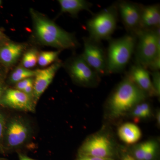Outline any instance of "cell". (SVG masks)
<instances>
[{
  "instance_id": "8992f818",
  "label": "cell",
  "mask_w": 160,
  "mask_h": 160,
  "mask_svg": "<svg viewBox=\"0 0 160 160\" xmlns=\"http://www.w3.org/2000/svg\"><path fill=\"white\" fill-rule=\"evenodd\" d=\"M79 155L115 159L117 150L114 140L107 132H100L89 137L80 147Z\"/></svg>"
},
{
  "instance_id": "5bb4252c",
  "label": "cell",
  "mask_w": 160,
  "mask_h": 160,
  "mask_svg": "<svg viewBox=\"0 0 160 160\" xmlns=\"http://www.w3.org/2000/svg\"><path fill=\"white\" fill-rule=\"evenodd\" d=\"M160 27V6L157 4L142 5L140 29L141 31L152 30Z\"/></svg>"
},
{
  "instance_id": "d6a6232c",
  "label": "cell",
  "mask_w": 160,
  "mask_h": 160,
  "mask_svg": "<svg viewBox=\"0 0 160 160\" xmlns=\"http://www.w3.org/2000/svg\"><path fill=\"white\" fill-rule=\"evenodd\" d=\"M1 1H0V5H1Z\"/></svg>"
},
{
  "instance_id": "9c48e42d",
  "label": "cell",
  "mask_w": 160,
  "mask_h": 160,
  "mask_svg": "<svg viewBox=\"0 0 160 160\" xmlns=\"http://www.w3.org/2000/svg\"><path fill=\"white\" fill-rule=\"evenodd\" d=\"M118 12L123 25L129 34L137 36L141 31V11L142 5L127 1L117 2Z\"/></svg>"
},
{
  "instance_id": "9a60e30c",
  "label": "cell",
  "mask_w": 160,
  "mask_h": 160,
  "mask_svg": "<svg viewBox=\"0 0 160 160\" xmlns=\"http://www.w3.org/2000/svg\"><path fill=\"white\" fill-rule=\"evenodd\" d=\"M25 49L24 44L7 43L0 48V61L6 66L13 65L17 62Z\"/></svg>"
},
{
  "instance_id": "603a6c76",
  "label": "cell",
  "mask_w": 160,
  "mask_h": 160,
  "mask_svg": "<svg viewBox=\"0 0 160 160\" xmlns=\"http://www.w3.org/2000/svg\"><path fill=\"white\" fill-rule=\"evenodd\" d=\"M152 77V82L156 92L157 97H159L160 95V73L159 71H152L151 72Z\"/></svg>"
},
{
  "instance_id": "277c9868",
  "label": "cell",
  "mask_w": 160,
  "mask_h": 160,
  "mask_svg": "<svg viewBox=\"0 0 160 160\" xmlns=\"http://www.w3.org/2000/svg\"><path fill=\"white\" fill-rule=\"evenodd\" d=\"M118 16L117 2L93 14L86 23L89 38L101 42L109 41L116 29Z\"/></svg>"
},
{
  "instance_id": "8fae6325",
  "label": "cell",
  "mask_w": 160,
  "mask_h": 160,
  "mask_svg": "<svg viewBox=\"0 0 160 160\" xmlns=\"http://www.w3.org/2000/svg\"><path fill=\"white\" fill-rule=\"evenodd\" d=\"M62 66V62H57L48 68L36 70L33 82L35 102L39 99L54 78L56 73Z\"/></svg>"
},
{
  "instance_id": "ba28073f",
  "label": "cell",
  "mask_w": 160,
  "mask_h": 160,
  "mask_svg": "<svg viewBox=\"0 0 160 160\" xmlns=\"http://www.w3.org/2000/svg\"><path fill=\"white\" fill-rule=\"evenodd\" d=\"M84 59L99 75L107 74L106 50L101 44L89 38H84V51L82 54Z\"/></svg>"
},
{
  "instance_id": "836d02e7",
  "label": "cell",
  "mask_w": 160,
  "mask_h": 160,
  "mask_svg": "<svg viewBox=\"0 0 160 160\" xmlns=\"http://www.w3.org/2000/svg\"><path fill=\"white\" fill-rule=\"evenodd\" d=\"M0 160H3V159H0Z\"/></svg>"
},
{
  "instance_id": "30bf717a",
  "label": "cell",
  "mask_w": 160,
  "mask_h": 160,
  "mask_svg": "<svg viewBox=\"0 0 160 160\" xmlns=\"http://www.w3.org/2000/svg\"><path fill=\"white\" fill-rule=\"evenodd\" d=\"M29 134L27 124L23 120L15 118L9 122L6 130L7 145L11 148L18 147L27 141Z\"/></svg>"
},
{
  "instance_id": "44dd1931",
  "label": "cell",
  "mask_w": 160,
  "mask_h": 160,
  "mask_svg": "<svg viewBox=\"0 0 160 160\" xmlns=\"http://www.w3.org/2000/svg\"><path fill=\"white\" fill-rule=\"evenodd\" d=\"M146 146L142 160H155L158 152V144L155 140L146 141Z\"/></svg>"
},
{
  "instance_id": "7a4b0ae2",
  "label": "cell",
  "mask_w": 160,
  "mask_h": 160,
  "mask_svg": "<svg viewBox=\"0 0 160 160\" xmlns=\"http://www.w3.org/2000/svg\"><path fill=\"white\" fill-rule=\"evenodd\" d=\"M148 96L126 75L113 89L106 102L108 117L112 119L123 117Z\"/></svg>"
},
{
  "instance_id": "ffe728a7",
  "label": "cell",
  "mask_w": 160,
  "mask_h": 160,
  "mask_svg": "<svg viewBox=\"0 0 160 160\" xmlns=\"http://www.w3.org/2000/svg\"><path fill=\"white\" fill-rule=\"evenodd\" d=\"M60 52V50H58L41 52L38 57V64L42 67L49 66L57 59Z\"/></svg>"
},
{
  "instance_id": "ac0fdd59",
  "label": "cell",
  "mask_w": 160,
  "mask_h": 160,
  "mask_svg": "<svg viewBox=\"0 0 160 160\" xmlns=\"http://www.w3.org/2000/svg\"><path fill=\"white\" fill-rule=\"evenodd\" d=\"M129 113L135 122H138L141 120L147 119L151 116V106L146 101H143L135 106Z\"/></svg>"
},
{
  "instance_id": "e0dca14e",
  "label": "cell",
  "mask_w": 160,
  "mask_h": 160,
  "mask_svg": "<svg viewBox=\"0 0 160 160\" xmlns=\"http://www.w3.org/2000/svg\"><path fill=\"white\" fill-rule=\"evenodd\" d=\"M62 13H68L76 16L80 11L86 10L90 12L92 4L85 0H59Z\"/></svg>"
},
{
  "instance_id": "d4e9b609",
  "label": "cell",
  "mask_w": 160,
  "mask_h": 160,
  "mask_svg": "<svg viewBox=\"0 0 160 160\" xmlns=\"http://www.w3.org/2000/svg\"><path fill=\"white\" fill-rule=\"evenodd\" d=\"M76 160H115V159H113L94 157L87 156L78 155L77 158Z\"/></svg>"
},
{
  "instance_id": "7402d4cb",
  "label": "cell",
  "mask_w": 160,
  "mask_h": 160,
  "mask_svg": "<svg viewBox=\"0 0 160 160\" xmlns=\"http://www.w3.org/2000/svg\"><path fill=\"white\" fill-rule=\"evenodd\" d=\"M38 53L35 49H31L28 50L24 55L22 61L23 67L29 69L33 68L38 63Z\"/></svg>"
},
{
  "instance_id": "83f0119b",
  "label": "cell",
  "mask_w": 160,
  "mask_h": 160,
  "mask_svg": "<svg viewBox=\"0 0 160 160\" xmlns=\"http://www.w3.org/2000/svg\"><path fill=\"white\" fill-rule=\"evenodd\" d=\"M22 92H23L24 93H26V94L30 96V95L33 94V84L30 85V86H28V87H26V88H25V89L23 90Z\"/></svg>"
},
{
  "instance_id": "f1b7e54d",
  "label": "cell",
  "mask_w": 160,
  "mask_h": 160,
  "mask_svg": "<svg viewBox=\"0 0 160 160\" xmlns=\"http://www.w3.org/2000/svg\"><path fill=\"white\" fill-rule=\"evenodd\" d=\"M19 160H35L22 154L19 155Z\"/></svg>"
},
{
  "instance_id": "484cf974",
  "label": "cell",
  "mask_w": 160,
  "mask_h": 160,
  "mask_svg": "<svg viewBox=\"0 0 160 160\" xmlns=\"http://www.w3.org/2000/svg\"><path fill=\"white\" fill-rule=\"evenodd\" d=\"M6 127V121L5 118L0 113V140L2 138Z\"/></svg>"
},
{
  "instance_id": "3957f363",
  "label": "cell",
  "mask_w": 160,
  "mask_h": 160,
  "mask_svg": "<svg viewBox=\"0 0 160 160\" xmlns=\"http://www.w3.org/2000/svg\"><path fill=\"white\" fill-rule=\"evenodd\" d=\"M137 38L131 34L110 39L106 50L107 74L120 73L126 69L134 52Z\"/></svg>"
},
{
  "instance_id": "4316f807",
  "label": "cell",
  "mask_w": 160,
  "mask_h": 160,
  "mask_svg": "<svg viewBox=\"0 0 160 160\" xmlns=\"http://www.w3.org/2000/svg\"><path fill=\"white\" fill-rule=\"evenodd\" d=\"M120 160H137L129 152H124L121 154Z\"/></svg>"
},
{
  "instance_id": "1f68e13d",
  "label": "cell",
  "mask_w": 160,
  "mask_h": 160,
  "mask_svg": "<svg viewBox=\"0 0 160 160\" xmlns=\"http://www.w3.org/2000/svg\"><path fill=\"white\" fill-rule=\"evenodd\" d=\"M3 93V88L0 85V99L2 97V95Z\"/></svg>"
},
{
  "instance_id": "5b68a950",
  "label": "cell",
  "mask_w": 160,
  "mask_h": 160,
  "mask_svg": "<svg viewBox=\"0 0 160 160\" xmlns=\"http://www.w3.org/2000/svg\"><path fill=\"white\" fill-rule=\"evenodd\" d=\"M160 28L142 30L137 35L134 50L136 64L147 69L150 63L160 57Z\"/></svg>"
},
{
  "instance_id": "6da1fadb",
  "label": "cell",
  "mask_w": 160,
  "mask_h": 160,
  "mask_svg": "<svg viewBox=\"0 0 160 160\" xmlns=\"http://www.w3.org/2000/svg\"><path fill=\"white\" fill-rule=\"evenodd\" d=\"M33 22L35 35L40 43L58 49H76L79 43L72 33L62 29L48 18L36 11L30 9Z\"/></svg>"
},
{
  "instance_id": "7c38bea8",
  "label": "cell",
  "mask_w": 160,
  "mask_h": 160,
  "mask_svg": "<svg viewBox=\"0 0 160 160\" xmlns=\"http://www.w3.org/2000/svg\"><path fill=\"white\" fill-rule=\"evenodd\" d=\"M126 75L148 97L157 96L152 86L150 72L147 69L135 63L130 66Z\"/></svg>"
},
{
  "instance_id": "2e32d148",
  "label": "cell",
  "mask_w": 160,
  "mask_h": 160,
  "mask_svg": "<svg viewBox=\"0 0 160 160\" xmlns=\"http://www.w3.org/2000/svg\"><path fill=\"white\" fill-rule=\"evenodd\" d=\"M119 138L123 142L128 145H133L138 142L142 136L139 127L134 124L126 122L122 124L118 130Z\"/></svg>"
},
{
  "instance_id": "cb8c5ba5",
  "label": "cell",
  "mask_w": 160,
  "mask_h": 160,
  "mask_svg": "<svg viewBox=\"0 0 160 160\" xmlns=\"http://www.w3.org/2000/svg\"><path fill=\"white\" fill-rule=\"evenodd\" d=\"M33 82H34V80L32 78L25 79L17 83L16 88L18 90L22 91L28 86L33 84Z\"/></svg>"
},
{
  "instance_id": "f546056e",
  "label": "cell",
  "mask_w": 160,
  "mask_h": 160,
  "mask_svg": "<svg viewBox=\"0 0 160 160\" xmlns=\"http://www.w3.org/2000/svg\"><path fill=\"white\" fill-rule=\"evenodd\" d=\"M156 119L157 123L158 126H159L160 124V113L159 111L157 112L156 114Z\"/></svg>"
},
{
  "instance_id": "4fadbf2b",
  "label": "cell",
  "mask_w": 160,
  "mask_h": 160,
  "mask_svg": "<svg viewBox=\"0 0 160 160\" xmlns=\"http://www.w3.org/2000/svg\"><path fill=\"white\" fill-rule=\"evenodd\" d=\"M1 102L5 106L18 110L32 112L34 109L30 96L17 89L6 90Z\"/></svg>"
},
{
  "instance_id": "52a82bcc",
  "label": "cell",
  "mask_w": 160,
  "mask_h": 160,
  "mask_svg": "<svg viewBox=\"0 0 160 160\" xmlns=\"http://www.w3.org/2000/svg\"><path fill=\"white\" fill-rule=\"evenodd\" d=\"M66 68L72 80L81 86L95 87L101 80V76L87 64L82 55L70 58L66 62Z\"/></svg>"
},
{
  "instance_id": "d6986e66",
  "label": "cell",
  "mask_w": 160,
  "mask_h": 160,
  "mask_svg": "<svg viewBox=\"0 0 160 160\" xmlns=\"http://www.w3.org/2000/svg\"><path fill=\"white\" fill-rule=\"evenodd\" d=\"M36 73V70L33 71L23 67H18L12 72L9 79L12 83H17L25 79L34 77Z\"/></svg>"
},
{
  "instance_id": "4dcf8cb0",
  "label": "cell",
  "mask_w": 160,
  "mask_h": 160,
  "mask_svg": "<svg viewBox=\"0 0 160 160\" xmlns=\"http://www.w3.org/2000/svg\"><path fill=\"white\" fill-rule=\"evenodd\" d=\"M5 39H6L5 35H4V34L2 32V31L0 30V41Z\"/></svg>"
}]
</instances>
